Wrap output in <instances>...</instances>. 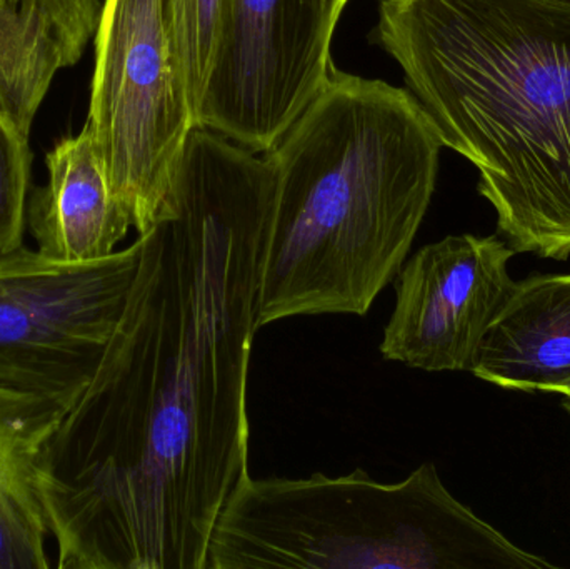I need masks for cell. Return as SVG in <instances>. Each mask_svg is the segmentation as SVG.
<instances>
[{"instance_id": "cell-1", "label": "cell", "mask_w": 570, "mask_h": 569, "mask_svg": "<svg viewBox=\"0 0 570 569\" xmlns=\"http://www.w3.org/2000/svg\"><path fill=\"white\" fill-rule=\"evenodd\" d=\"M274 186L266 154L190 133L159 219L139 234L126 316L40 454L57 568H207L217 520L249 477Z\"/></svg>"}, {"instance_id": "cell-2", "label": "cell", "mask_w": 570, "mask_h": 569, "mask_svg": "<svg viewBox=\"0 0 570 569\" xmlns=\"http://www.w3.org/2000/svg\"><path fill=\"white\" fill-rule=\"evenodd\" d=\"M372 40L478 169L509 246L568 259L570 3L381 0Z\"/></svg>"}, {"instance_id": "cell-3", "label": "cell", "mask_w": 570, "mask_h": 569, "mask_svg": "<svg viewBox=\"0 0 570 569\" xmlns=\"http://www.w3.org/2000/svg\"><path fill=\"white\" fill-rule=\"evenodd\" d=\"M442 140L407 89L338 72L266 153L273 209L261 327L368 313L428 214Z\"/></svg>"}, {"instance_id": "cell-4", "label": "cell", "mask_w": 570, "mask_h": 569, "mask_svg": "<svg viewBox=\"0 0 570 569\" xmlns=\"http://www.w3.org/2000/svg\"><path fill=\"white\" fill-rule=\"evenodd\" d=\"M546 569L455 500L434 463L399 483L244 478L210 538L206 569Z\"/></svg>"}, {"instance_id": "cell-5", "label": "cell", "mask_w": 570, "mask_h": 569, "mask_svg": "<svg viewBox=\"0 0 570 569\" xmlns=\"http://www.w3.org/2000/svg\"><path fill=\"white\" fill-rule=\"evenodd\" d=\"M86 127L137 234L159 219L196 114L169 0H104Z\"/></svg>"}, {"instance_id": "cell-6", "label": "cell", "mask_w": 570, "mask_h": 569, "mask_svg": "<svg viewBox=\"0 0 570 569\" xmlns=\"http://www.w3.org/2000/svg\"><path fill=\"white\" fill-rule=\"evenodd\" d=\"M140 251L137 237L94 263L0 257V386L73 403L126 316Z\"/></svg>"}, {"instance_id": "cell-7", "label": "cell", "mask_w": 570, "mask_h": 569, "mask_svg": "<svg viewBox=\"0 0 570 569\" xmlns=\"http://www.w3.org/2000/svg\"><path fill=\"white\" fill-rule=\"evenodd\" d=\"M345 0H230L197 127L257 154L279 143L335 67Z\"/></svg>"}, {"instance_id": "cell-8", "label": "cell", "mask_w": 570, "mask_h": 569, "mask_svg": "<svg viewBox=\"0 0 570 569\" xmlns=\"http://www.w3.org/2000/svg\"><path fill=\"white\" fill-rule=\"evenodd\" d=\"M515 254L498 237L472 234L422 247L395 276L382 357L429 373L471 371L514 291L509 263Z\"/></svg>"}, {"instance_id": "cell-9", "label": "cell", "mask_w": 570, "mask_h": 569, "mask_svg": "<svg viewBox=\"0 0 570 569\" xmlns=\"http://www.w3.org/2000/svg\"><path fill=\"white\" fill-rule=\"evenodd\" d=\"M47 183L27 203L37 253L56 263H94L116 254L132 226L117 200L86 126L46 156Z\"/></svg>"}, {"instance_id": "cell-10", "label": "cell", "mask_w": 570, "mask_h": 569, "mask_svg": "<svg viewBox=\"0 0 570 569\" xmlns=\"http://www.w3.org/2000/svg\"><path fill=\"white\" fill-rule=\"evenodd\" d=\"M471 373L505 390L554 393L570 383V274L515 283Z\"/></svg>"}, {"instance_id": "cell-11", "label": "cell", "mask_w": 570, "mask_h": 569, "mask_svg": "<svg viewBox=\"0 0 570 569\" xmlns=\"http://www.w3.org/2000/svg\"><path fill=\"white\" fill-rule=\"evenodd\" d=\"M73 403L0 386V569H47L40 454Z\"/></svg>"}, {"instance_id": "cell-12", "label": "cell", "mask_w": 570, "mask_h": 569, "mask_svg": "<svg viewBox=\"0 0 570 569\" xmlns=\"http://www.w3.org/2000/svg\"><path fill=\"white\" fill-rule=\"evenodd\" d=\"M169 3L197 120L226 32L230 0H169Z\"/></svg>"}, {"instance_id": "cell-13", "label": "cell", "mask_w": 570, "mask_h": 569, "mask_svg": "<svg viewBox=\"0 0 570 569\" xmlns=\"http://www.w3.org/2000/svg\"><path fill=\"white\" fill-rule=\"evenodd\" d=\"M30 160L29 134L0 112V257L23 247Z\"/></svg>"}, {"instance_id": "cell-14", "label": "cell", "mask_w": 570, "mask_h": 569, "mask_svg": "<svg viewBox=\"0 0 570 569\" xmlns=\"http://www.w3.org/2000/svg\"><path fill=\"white\" fill-rule=\"evenodd\" d=\"M554 394H561V396L570 398V383L564 384V386L558 387L554 391Z\"/></svg>"}, {"instance_id": "cell-15", "label": "cell", "mask_w": 570, "mask_h": 569, "mask_svg": "<svg viewBox=\"0 0 570 569\" xmlns=\"http://www.w3.org/2000/svg\"><path fill=\"white\" fill-rule=\"evenodd\" d=\"M564 406H566V410L569 411V414H570V398H564Z\"/></svg>"}, {"instance_id": "cell-16", "label": "cell", "mask_w": 570, "mask_h": 569, "mask_svg": "<svg viewBox=\"0 0 570 569\" xmlns=\"http://www.w3.org/2000/svg\"><path fill=\"white\" fill-rule=\"evenodd\" d=\"M562 2L570 3V0H562Z\"/></svg>"}, {"instance_id": "cell-17", "label": "cell", "mask_w": 570, "mask_h": 569, "mask_svg": "<svg viewBox=\"0 0 570 569\" xmlns=\"http://www.w3.org/2000/svg\"><path fill=\"white\" fill-rule=\"evenodd\" d=\"M345 2H348V0H345Z\"/></svg>"}]
</instances>
